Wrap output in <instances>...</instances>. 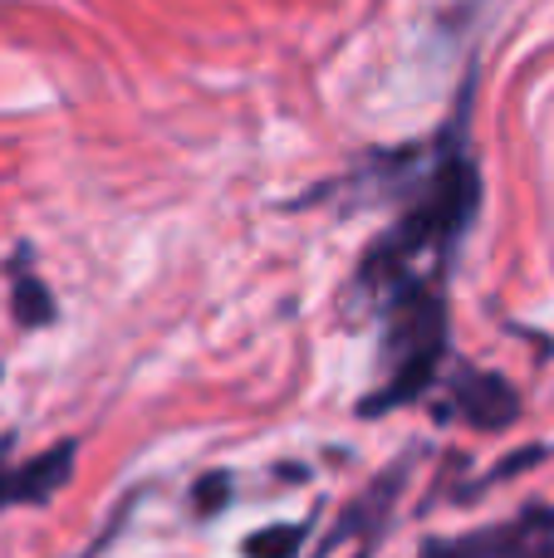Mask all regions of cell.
<instances>
[{"instance_id": "1", "label": "cell", "mask_w": 554, "mask_h": 558, "mask_svg": "<svg viewBox=\"0 0 554 558\" xmlns=\"http://www.w3.org/2000/svg\"><path fill=\"white\" fill-rule=\"evenodd\" d=\"M477 196H481V182H477V167L467 157H447L432 177V186L422 192V202L412 206L408 216L398 221V231L388 241H378V251L369 255L363 265V289H388V294H402L408 284H418V260L427 255H447L451 245L461 241V231L471 226L477 216Z\"/></svg>"}, {"instance_id": "2", "label": "cell", "mask_w": 554, "mask_h": 558, "mask_svg": "<svg viewBox=\"0 0 554 558\" xmlns=\"http://www.w3.org/2000/svg\"><path fill=\"white\" fill-rule=\"evenodd\" d=\"M447 353V299L437 279H418L388 304V338H383V363L388 383L363 402V416H383L388 407H402L432 387Z\"/></svg>"}, {"instance_id": "3", "label": "cell", "mask_w": 554, "mask_h": 558, "mask_svg": "<svg viewBox=\"0 0 554 558\" xmlns=\"http://www.w3.org/2000/svg\"><path fill=\"white\" fill-rule=\"evenodd\" d=\"M69 471H74V441L49 446L45 456H35L25 465H5V441H0V510L39 505L49 495H59V485H69Z\"/></svg>"}, {"instance_id": "4", "label": "cell", "mask_w": 554, "mask_h": 558, "mask_svg": "<svg viewBox=\"0 0 554 558\" xmlns=\"http://www.w3.org/2000/svg\"><path fill=\"white\" fill-rule=\"evenodd\" d=\"M457 407L477 432H501V426L516 422V387L496 373H467L457 377Z\"/></svg>"}, {"instance_id": "5", "label": "cell", "mask_w": 554, "mask_h": 558, "mask_svg": "<svg viewBox=\"0 0 554 558\" xmlns=\"http://www.w3.org/2000/svg\"><path fill=\"white\" fill-rule=\"evenodd\" d=\"M496 558H554V514L540 510L496 530Z\"/></svg>"}, {"instance_id": "6", "label": "cell", "mask_w": 554, "mask_h": 558, "mask_svg": "<svg viewBox=\"0 0 554 558\" xmlns=\"http://www.w3.org/2000/svg\"><path fill=\"white\" fill-rule=\"evenodd\" d=\"M10 308H15V318L25 328H39L55 318V299H49V289L39 284L35 275H15V294H10Z\"/></svg>"}, {"instance_id": "7", "label": "cell", "mask_w": 554, "mask_h": 558, "mask_svg": "<svg viewBox=\"0 0 554 558\" xmlns=\"http://www.w3.org/2000/svg\"><path fill=\"white\" fill-rule=\"evenodd\" d=\"M304 534H310V524H270V530L251 534L245 539V558H294L304 544Z\"/></svg>"}, {"instance_id": "8", "label": "cell", "mask_w": 554, "mask_h": 558, "mask_svg": "<svg viewBox=\"0 0 554 558\" xmlns=\"http://www.w3.org/2000/svg\"><path fill=\"white\" fill-rule=\"evenodd\" d=\"M422 558H496V530L477 534V539H457V544H432Z\"/></svg>"}, {"instance_id": "9", "label": "cell", "mask_w": 554, "mask_h": 558, "mask_svg": "<svg viewBox=\"0 0 554 558\" xmlns=\"http://www.w3.org/2000/svg\"><path fill=\"white\" fill-rule=\"evenodd\" d=\"M226 500H231V481H226V475H206V481L196 485V495H192L196 514H216Z\"/></svg>"}]
</instances>
